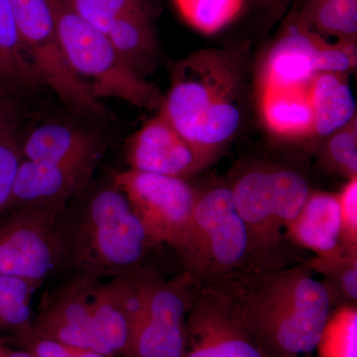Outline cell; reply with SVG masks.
<instances>
[{"label":"cell","instance_id":"cell-31","mask_svg":"<svg viewBox=\"0 0 357 357\" xmlns=\"http://www.w3.org/2000/svg\"><path fill=\"white\" fill-rule=\"evenodd\" d=\"M22 160L17 136L0 139V215L8 206L14 180Z\"/></svg>","mask_w":357,"mask_h":357},{"label":"cell","instance_id":"cell-20","mask_svg":"<svg viewBox=\"0 0 357 357\" xmlns=\"http://www.w3.org/2000/svg\"><path fill=\"white\" fill-rule=\"evenodd\" d=\"M23 159L64 163L100 158L102 142L98 135L64 124H43L35 128L21 144Z\"/></svg>","mask_w":357,"mask_h":357},{"label":"cell","instance_id":"cell-32","mask_svg":"<svg viewBox=\"0 0 357 357\" xmlns=\"http://www.w3.org/2000/svg\"><path fill=\"white\" fill-rule=\"evenodd\" d=\"M16 337L22 349L30 352L34 357H115L93 349L34 337L28 333L16 335Z\"/></svg>","mask_w":357,"mask_h":357},{"label":"cell","instance_id":"cell-21","mask_svg":"<svg viewBox=\"0 0 357 357\" xmlns=\"http://www.w3.org/2000/svg\"><path fill=\"white\" fill-rule=\"evenodd\" d=\"M349 77L323 73L312 79L309 88L314 114L312 137H328L356 116V98Z\"/></svg>","mask_w":357,"mask_h":357},{"label":"cell","instance_id":"cell-15","mask_svg":"<svg viewBox=\"0 0 357 357\" xmlns=\"http://www.w3.org/2000/svg\"><path fill=\"white\" fill-rule=\"evenodd\" d=\"M98 282L74 277L59 291L46 310L33 319L27 333L105 354L96 338L91 317V300Z\"/></svg>","mask_w":357,"mask_h":357},{"label":"cell","instance_id":"cell-30","mask_svg":"<svg viewBox=\"0 0 357 357\" xmlns=\"http://www.w3.org/2000/svg\"><path fill=\"white\" fill-rule=\"evenodd\" d=\"M357 46L356 40H321L316 58L317 75L323 73L349 75L356 70Z\"/></svg>","mask_w":357,"mask_h":357},{"label":"cell","instance_id":"cell-13","mask_svg":"<svg viewBox=\"0 0 357 357\" xmlns=\"http://www.w3.org/2000/svg\"><path fill=\"white\" fill-rule=\"evenodd\" d=\"M126 158L134 170L187 180L213 164L218 155L194 146L159 112L128 138Z\"/></svg>","mask_w":357,"mask_h":357},{"label":"cell","instance_id":"cell-5","mask_svg":"<svg viewBox=\"0 0 357 357\" xmlns=\"http://www.w3.org/2000/svg\"><path fill=\"white\" fill-rule=\"evenodd\" d=\"M174 249L198 287L255 271L248 229L227 185L199 191L191 220Z\"/></svg>","mask_w":357,"mask_h":357},{"label":"cell","instance_id":"cell-19","mask_svg":"<svg viewBox=\"0 0 357 357\" xmlns=\"http://www.w3.org/2000/svg\"><path fill=\"white\" fill-rule=\"evenodd\" d=\"M287 238L295 245L316 253V256L337 252L342 248L337 194L311 191L289 227Z\"/></svg>","mask_w":357,"mask_h":357},{"label":"cell","instance_id":"cell-6","mask_svg":"<svg viewBox=\"0 0 357 357\" xmlns=\"http://www.w3.org/2000/svg\"><path fill=\"white\" fill-rule=\"evenodd\" d=\"M50 3L68 62L93 98H119L139 109H160L161 91L122 61L105 32L53 0Z\"/></svg>","mask_w":357,"mask_h":357},{"label":"cell","instance_id":"cell-25","mask_svg":"<svg viewBox=\"0 0 357 357\" xmlns=\"http://www.w3.org/2000/svg\"><path fill=\"white\" fill-rule=\"evenodd\" d=\"M43 282L0 274V331L27 333L31 328L32 298Z\"/></svg>","mask_w":357,"mask_h":357},{"label":"cell","instance_id":"cell-26","mask_svg":"<svg viewBox=\"0 0 357 357\" xmlns=\"http://www.w3.org/2000/svg\"><path fill=\"white\" fill-rule=\"evenodd\" d=\"M178 13L194 29L211 35L241 15L245 0H174Z\"/></svg>","mask_w":357,"mask_h":357},{"label":"cell","instance_id":"cell-8","mask_svg":"<svg viewBox=\"0 0 357 357\" xmlns=\"http://www.w3.org/2000/svg\"><path fill=\"white\" fill-rule=\"evenodd\" d=\"M67 204L21 206L0 215V274L44 283L62 270L60 222Z\"/></svg>","mask_w":357,"mask_h":357},{"label":"cell","instance_id":"cell-35","mask_svg":"<svg viewBox=\"0 0 357 357\" xmlns=\"http://www.w3.org/2000/svg\"><path fill=\"white\" fill-rule=\"evenodd\" d=\"M292 0H251L253 8L265 24L273 25L287 11Z\"/></svg>","mask_w":357,"mask_h":357},{"label":"cell","instance_id":"cell-16","mask_svg":"<svg viewBox=\"0 0 357 357\" xmlns=\"http://www.w3.org/2000/svg\"><path fill=\"white\" fill-rule=\"evenodd\" d=\"M321 35L290 14L283 30L268 48L258 75V86H307L317 76Z\"/></svg>","mask_w":357,"mask_h":357},{"label":"cell","instance_id":"cell-34","mask_svg":"<svg viewBox=\"0 0 357 357\" xmlns=\"http://www.w3.org/2000/svg\"><path fill=\"white\" fill-rule=\"evenodd\" d=\"M14 91L17 89L0 81V139L17 136L20 109L11 95Z\"/></svg>","mask_w":357,"mask_h":357},{"label":"cell","instance_id":"cell-29","mask_svg":"<svg viewBox=\"0 0 357 357\" xmlns=\"http://www.w3.org/2000/svg\"><path fill=\"white\" fill-rule=\"evenodd\" d=\"M89 24L107 33L112 21L131 7L146 0H53Z\"/></svg>","mask_w":357,"mask_h":357},{"label":"cell","instance_id":"cell-11","mask_svg":"<svg viewBox=\"0 0 357 357\" xmlns=\"http://www.w3.org/2000/svg\"><path fill=\"white\" fill-rule=\"evenodd\" d=\"M159 277L153 270L142 266L96 283L91 317L105 354L130 357L134 328Z\"/></svg>","mask_w":357,"mask_h":357},{"label":"cell","instance_id":"cell-17","mask_svg":"<svg viewBox=\"0 0 357 357\" xmlns=\"http://www.w3.org/2000/svg\"><path fill=\"white\" fill-rule=\"evenodd\" d=\"M155 15L146 0L119 14L105 33L122 61L142 77L153 72L158 57Z\"/></svg>","mask_w":357,"mask_h":357},{"label":"cell","instance_id":"cell-3","mask_svg":"<svg viewBox=\"0 0 357 357\" xmlns=\"http://www.w3.org/2000/svg\"><path fill=\"white\" fill-rule=\"evenodd\" d=\"M243 62L227 49H202L174 65L161 112L185 140L218 155L243 119Z\"/></svg>","mask_w":357,"mask_h":357},{"label":"cell","instance_id":"cell-7","mask_svg":"<svg viewBox=\"0 0 357 357\" xmlns=\"http://www.w3.org/2000/svg\"><path fill=\"white\" fill-rule=\"evenodd\" d=\"M10 6L23 50L41 84H48L67 107L79 114L96 116L107 114L68 62L56 30L50 0H10Z\"/></svg>","mask_w":357,"mask_h":357},{"label":"cell","instance_id":"cell-2","mask_svg":"<svg viewBox=\"0 0 357 357\" xmlns=\"http://www.w3.org/2000/svg\"><path fill=\"white\" fill-rule=\"evenodd\" d=\"M62 270L95 281L142 267L152 244L128 198L109 182L91 183L66 206L60 222Z\"/></svg>","mask_w":357,"mask_h":357},{"label":"cell","instance_id":"cell-23","mask_svg":"<svg viewBox=\"0 0 357 357\" xmlns=\"http://www.w3.org/2000/svg\"><path fill=\"white\" fill-rule=\"evenodd\" d=\"M0 79L17 91L41 84L23 50L8 0H0Z\"/></svg>","mask_w":357,"mask_h":357},{"label":"cell","instance_id":"cell-1","mask_svg":"<svg viewBox=\"0 0 357 357\" xmlns=\"http://www.w3.org/2000/svg\"><path fill=\"white\" fill-rule=\"evenodd\" d=\"M215 286L229 295L267 357H312L333 305L305 263L248 272Z\"/></svg>","mask_w":357,"mask_h":357},{"label":"cell","instance_id":"cell-9","mask_svg":"<svg viewBox=\"0 0 357 357\" xmlns=\"http://www.w3.org/2000/svg\"><path fill=\"white\" fill-rule=\"evenodd\" d=\"M119 187L153 243L175 248L191 220L199 191L184 178L129 169L114 172Z\"/></svg>","mask_w":357,"mask_h":357},{"label":"cell","instance_id":"cell-27","mask_svg":"<svg viewBox=\"0 0 357 357\" xmlns=\"http://www.w3.org/2000/svg\"><path fill=\"white\" fill-rule=\"evenodd\" d=\"M316 349L319 357H357L356 305L331 312Z\"/></svg>","mask_w":357,"mask_h":357},{"label":"cell","instance_id":"cell-24","mask_svg":"<svg viewBox=\"0 0 357 357\" xmlns=\"http://www.w3.org/2000/svg\"><path fill=\"white\" fill-rule=\"evenodd\" d=\"M321 276L335 307L352 306L357 301V249L342 248L326 256H314L305 263Z\"/></svg>","mask_w":357,"mask_h":357},{"label":"cell","instance_id":"cell-28","mask_svg":"<svg viewBox=\"0 0 357 357\" xmlns=\"http://www.w3.org/2000/svg\"><path fill=\"white\" fill-rule=\"evenodd\" d=\"M319 161L326 172L347 180L357 178V116L326 137Z\"/></svg>","mask_w":357,"mask_h":357},{"label":"cell","instance_id":"cell-12","mask_svg":"<svg viewBox=\"0 0 357 357\" xmlns=\"http://www.w3.org/2000/svg\"><path fill=\"white\" fill-rule=\"evenodd\" d=\"M184 271L170 281L157 279L142 316L134 328L130 357H183L185 319L195 292Z\"/></svg>","mask_w":357,"mask_h":357},{"label":"cell","instance_id":"cell-33","mask_svg":"<svg viewBox=\"0 0 357 357\" xmlns=\"http://www.w3.org/2000/svg\"><path fill=\"white\" fill-rule=\"evenodd\" d=\"M340 220V244L357 249V178L347 180L337 194Z\"/></svg>","mask_w":357,"mask_h":357},{"label":"cell","instance_id":"cell-14","mask_svg":"<svg viewBox=\"0 0 357 357\" xmlns=\"http://www.w3.org/2000/svg\"><path fill=\"white\" fill-rule=\"evenodd\" d=\"M100 158L64 163L23 159L18 167L8 208L69 203L91 182Z\"/></svg>","mask_w":357,"mask_h":357},{"label":"cell","instance_id":"cell-18","mask_svg":"<svg viewBox=\"0 0 357 357\" xmlns=\"http://www.w3.org/2000/svg\"><path fill=\"white\" fill-rule=\"evenodd\" d=\"M307 86H258V107L267 130L276 137H312L314 114Z\"/></svg>","mask_w":357,"mask_h":357},{"label":"cell","instance_id":"cell-4","mask_svg":"<svg viewBox=\"0 0 357 357\" xmlns=\"http://www.w3.org/2000/svg\"><path fill=\"white\" fill-rule=\"evenodd\" d=\"M229 187L248 229L255 271L289 266L287 231L312 191L306 178L283 167L258 165Z\"/></svg>","mask_w":357,"mask_h":357},{"label":"cell","instance_id":"cell-22","mask_svg":"<svg viewBox=\"0 0 357 357\" xmlns=\"http://www.w3.org/2000/svg\"><path fill=\"white\" fill-rule=\"evenodd\" d=\"M307 29L337 40L357 39V0H303L291 13Z\"/></svg>","mask_w":357,"mask_h":357},{"label":"cell","instance_id":"cell-37","mask_svg":"<svg viewBox=\"0 0 357 357\" xmlns=\"http://www.w3.org/2000/svg\"><path fill=\"white\" fill-rule=\"evenodd\" d=\"M0 81H1V79H0ZM2 82V81H1Z\"/></svg>","mask_w":357,"mask_h":357},{"label":"cell","instance_id":"cell-36","mask_svg":"<svg viewBox=\"0 0 357 357\" xmlns=\"http://www.w3.org/2000/svg\"><path fill=\"white\" fill-rule=\"evenodd\" d=\"M0 357H34L30 352L21 349V351H10L0 344Z\"/></svg>","mask_w":357,"mask_h":357},{"label":"cell","instance_id":"cell-10","mask_svg":"<svg viewBox=\"0 0 357 357\" xmlns=\"http://www.w3.org/2000/svg\"><path fill=\"white\" fill-rule=\"evenodd\" d=\"M185 335L183 357H267L220 286H197Z\"/></svg>","mask_w":357,"mask_h":357}]
</instances>
